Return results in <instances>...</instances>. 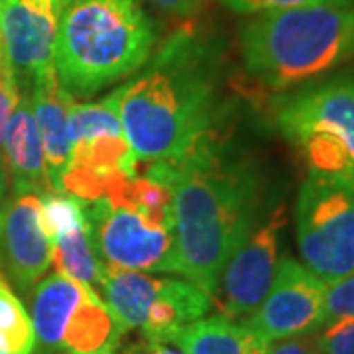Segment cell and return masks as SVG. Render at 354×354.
<instances>
[{"instance_id":"1","label":"cell","mask_w":354,"mask_h":354,"mask_svg":"<svg viewBox=\"0 0 354 354\" xmlns=\"http://www.w3.org/2000/svg\"><path fill=\"white\" fill-rule=\"evenodd\" d=\"M146 177L171 191L177 274L215 301L223 268L258 221L256 169L228 158L211 130L179 160L150 164Z\"/></svg>"},{"instance_id":"2","label":"cell","mask_w":354,"mask_h":354,"mask_svg":"<svg viewBox=\"0 0 354 354\" xmlns=\"http://www.w3.org/2000/svg\"><path fill=\"white\" fill-rule=\"evenodd\" d=\"M118 113L138 162H171L211 132L215 91L209 77L193 65L183 39H176L152 69L122 85Z\"/></svg>"},{"instance_id":"3","label":"cell","mask_w":354,"mask_h":354,"mask_svg":"<svg viewBox=\"0 0 354 354\" xmlns=\"http://www.w3.org/2000/svg\"><path fill=\"white\" fill-rule=\"evenodd\" d=\"M239 44L244 69L262 87H305L354 62V4L254 14Z\"/></svg>"},{"instance_id":"4","label":"cell","mask_w":354,"mask_h":354,"mask_svg":"<svg viewBox=\"0 0 354 354\" xmlns=\"http://www.w3.org/2000/svg\"><path fill=\"white\" fill-rule=\"evenodd\" d=\"M156 39L140 0H69L59 16L55 71L73 99L93 97L136 73Z\"/></svg>"},{"instance_id":"5","label":"cell","mask_w":354,"mask_h":354,"mask_svg":"<svg viewBox=\"0 0 354 354\" xmlns=\"http://www.w3.org/2000/svg\"><path fill=\"white\" fill-rule=\"evenodd\" d=\"M276 127L309 174L354 181V69L283 95Z\"/></svg>"},{"instance_id":"6","label":"cell","mask_w":354,"mask_h":354,"mask_svg":"<svg viewBox=\"0 0 354 354\" xmlns=\"http://www.w3.org/2000/svg\"><path fill=\"white\" fill-rule=\"evenodd\" d=\"M304 266L323 283L354 274V181L309 174L295 203Z\"/></svg>"},{"instance_id":"7","label":"cell","mask_w":354,"mask_h":354,"mask_svg":"<svg viewBox=\"0 0 354 354\" xmlns=\"http://www.w3.org/2000/svg\"><path fill=\"white\" fill-rule=\"evenodd\" d=\"M101 295L124 329H140L144 339L160 342L171 330L203 319L215 304L187 279L153 278L111 266H102Z\"/></svg>"},{"instance_id":"8","label":"cell","mask_w":354,"mask_h":354,"mask_svg":"<svg viewBox=\"0 0 354 354\" xmlns=\"http://www.w3.org/2000/svg\"><path fill=\"white\" fill-rule=\"evenodd\" d=\"M91 241L102 266L134 272L177 274L176 236L153 225L134 205L99 199L85 205Z\"/></svg>"},{"instance_id":"9","label":"cell","mask_w":354,"mask_h":354,"mask_svg":"<svg viewBox=\"0 0 354 354\" xmlns=\"http://www.w3.org/2000/svg\"><path fill=\"white\" fill-rule=\"evenodd\" d=\"M288 225L286 205L274 207L264 221H256L230 254L221 272L215 304L223 317L239 321L252 315L264 301L279 262V241Z\"/></svg>"},{"instance_id":"10","label":"cell","mask_w":354,"mask_h":354,"mask_svg":"<svg viewBox=\"0 0 354 354\" xmlns=\"http://www.w3.org/2000/svg\"><path fill=\"white\" fill-rule=\"evenodd\" d=\"M325 283L295 258H279L264 301L242 323L264 342L311 335L323 329Z\"/></svg>"},{"instance_id":"11","label":"cell","mask_w":354,"mask_h":354,"mask_svg":"<svg viewBox=\"0 0 354 354\" xmlns=\"http://www.w3.org/2000/svg\"><path fill=\"white\" fill-rule=\"evenodd\" d=\"M59 16L62 8L53 0H0L4 55L20 87L55 69Z\"/></svg>"},{"instance_id":"12","label":"cell","mask_w":354,"mask_h":354,"mask_svg":"<svg viewBox=\"0 0 354 354\" xmlns=\"http://www.w3.org/2000/svg\"><path fill=\"white\" fill-rule=\"evenodd\" d=\"M39 209L41 195L36 191H12L0 203V268L22 293L36 288L51 266Z\"/></svg>"},{"instance_id":"13","label":"cell","mask_w":354,"mask_h":354,"mask_svg":"<svg viewBox=\"0 0 354 354\" xmlns=\"http://www.w3.org/2000/svg\"><path fill=\"white\" fill-rule=\"evenodd\" d=\"M2 160L12 179V191H36L39 195L53 191L30 87H20V101L4 127Z\"/></svg>"},{"instance_id":"14","label":"cell","mask_w":354,"mask_h":354,"mask_svg":"<svg viewBox=\"0 0 354 354\" xmlns=\"http://www.w3.org/2000/svg\"><path fill=\"white\" fill-rule=\"evenodd\" d=\"M30 95L44 144L48 177L53 191L59 193L65 171L71 162L69 116L77 101L65 91L55 69L34 79L30 85Z\"/></svg>"},{"instance_id":"15","label":"cell","mask_w":354,"mask_h":354,"mask_svg":"<svg viewBox=\"0 0 354 354\" xmlns=\"http://www.w3.org/2000/svg\"><path fill=\"white\" fill-rule=\"evenodd\" d=\"M87 291L93 290L62 274H51L38 281L32 293L30 311L38 354L62 353V337L67 317L73 313V309L85 297Z\"/></svg>"},{"instance_id":"16","label":"cell","mask_w":354,"mask_h":354,"mask_svg":"<svg viewBox=\"0 0 354 354\" xmlns=\"http://www.w3.org/2000/svg\"><path fill=\"white\" fill-rule=\"evenodd\" d=\"M183 354H262L268 346L241 321L223 315L203 317L165 335Z\"/></svg>"},{"instance_id":"17","label":"cell","mask_w":354,"mask_h":354,"mask_svg":"<svg viewBox=\"0 0 354 354\" xmlns=\"http://www.w3.org/2000/svg\"><path fill=\"white\" fill-rule=\"evenodd\" d=\"M127 329L116 319L113 309L95 291H87L73 313L67 317L62 353L101 354L114 353Z\"/></svg>"},{"instance_id":"18","label":"cell","mask_w":354,"mask_h":354,"mask_svg":"<svg viewBox=\"0 0 354 354\" xmlns=\"http://www.w3.org/2000/svg\"><path fill=\"white\" fill-rule=\"evenodd\" d=\"M51 244V266L55 274L75 279L101 297L102 264L91 241L88 223L77 225L55 236Z\"/></svg>"},{"instance_id":"19","label":"cell","mask_w":354,"mask_h":354,"mask_svg":"<svg viewBox=\"0 0 354 354\" xmlns=\"http://www.w3.org/2000/svg\"><path fill=\"white\" fill-rule=\"evenodd\" d=\"M0 353L34 354L36 337L30 313L0 272Z\"/></svg>"},{"instance_id":"20","label":"cell","mask_w":354,"mask_h":354,"mask_svg":"<svg viewBox=\"0 0 354 354\" xmlns=\"http://www.w3.org/2000/svg\"><path fill=\"white\" fill-rule=\"evenodd\" d=\"M354 319V274L325 283L323 327Z\"/></svg>"},{"instance_id":"21","label":"cell","mask_w":354,"mask_h":354,"mask_svg":"<svg viewBox=\"0 0 354 354\" xmlns=\"http://www.w3.org/2000/svg\"><path fill=\"white\" fill-rule=\"evenodd\" d=\"M230 10L239 14H264L305 8V6H346L354 4V0H223Z\"/></svg>"},{"instance_id":"22","label":"cell","mask_w":354,"mask_h":354,"mask_svg":"<svg viewBox=\"0 0 354 354\" xmlns=\"http://www.w3.org/2000/svg\"><path fill=\"white\" fill-rule=\"evenodd\" d=\"M315 341L321 354H354V319L319 329Z\"/></svg>"},{"instance_id":"23","label":"cell","mask_w":354,"mask_h":354,"mask_svg":"<svg viewBox=\"0 0 354 354\" xmlns=\"http://www.w3.org/2000/svg\"><path fill=\"white\" fill-rule=\"evenodd\" d=\"M20 101V85L14 75L6 55L0 53V156H2V136L10 114Z\"/></svg>"},{"instance_id":"24","label":"cell","mask_w":354,"mask_h":354,"mask_svg":"<svg viewBox=\"0 0 354 354\" xmlns=\"http://www.w3.org/2000/svg\"><path fill=\"white\" fill-rule=\"evenodd\" d=\"M262 354H321L317 348L315 333L301 335V337H291L283 341L270 342Z\"/></svg>"},{"instance_id":"25","label":"cell","mask_w":354,"mask_h":354,"mask_svg":"<svg viewBox=\"0 0 354 354\" xmlns=\"http://www.w3.org/2000/svg\"><path fill=\"white\" fill-rule=\"evenodd\" d=\"M148 2L176 18H193L201 12L205 0H148Z\"/></svg>"},{"instance_id":"26","label":"cell","mask_w":354,"mask_h":354,"mask_svg":"<svg viewBox=\"0 0 354 354\" xmlns=\"http://www.w3.org/2000/svg\"><path fill=\"white\" fill-rule=\"evenodd\" d=\"M122 354H183L179 348H174L169 342L150 341V339H138V341L127 344Z\"/></svg>"},{"instance_id":"27","label":"cell","mask_w":354,"mask_h":354,"mask_svg":"<svg viewBox=\"0 0 354 354\" xmlns=\"http://www.w3.org/2000/svg\"><path fill=\"white\" fill-rule=\"evenodd\" d=\"M8 171H6V165H4V160L0 156V203L4 201L6 197V189H8Z\"/></svg>"},{"instance_id":"28","label":"cell","mask_w":354,"mask_h":354,"mask_svg":"<svg viewBox=\"0 0 354 354\" xmlns=\"http://www.w3.org/2000/svg\"><path fill=\"white\" fill-rule=\"evenodd\" d=\"M53 2H55V4H57V6H59L62 10H64V6L67 4V2H69V0H53Z\"/></svg>"},{"instance_id":"29","label":"cell","mask_w":354,"mask_h":354,"mask_svg":"<svg viewBox=\"0 0 354 354\" xmlns=\"http://www.w3.org/2000/svg\"><path fill=\"white\" fill-rule=\"evenodd\" d=\"M0 53H4V44H2V26H0Z\"/></svg>"},{"instance_id":"30","label":"cell","mask_w":354,"mask_h":354,"mask_svg":"<svg viewBox=\"0 0 354 354\" xmlns=\"http://www.w3.org/2000/svg\"><path fill=\"white\" fill-rule=\"evenodd\" d=\"M101 354H114V353H101Z\"/></svg>"},{"instance_id":"31","label":"cell","mask_w":354,"mask_h":354,"mask_svg":"<svg viewBox=\"0 0 354 354\" xmlns=\"http://www.w3.org/2000/svg\"><path fill=\"white\" fill-rule=\"evenodd\" d=\"M0 354H2V353H0Z\"/></svg>"}]
</instances>
